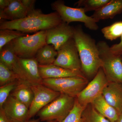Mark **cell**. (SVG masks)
I'll return each instance as SVG.
<instances>
[{"label": "cell", "mask_w": 122, "mask_h": 122, "mask_svg": "<svg viewBox=\"0 0 122 122\" xmlns=\"http://www.w3.org/2000/svg\"><path fill=\"white\" fill-rule=\"evenodd\" d=\"M62 22L56 11L44 14L41 10L35 9L22 19L13 21L1 20L0 29L16 30L25 34L36 33L48 30Z\"/></svg>", "instance_id": "cell-1"}, {"label": "cell", "mask_w": 122, "mask_h": 122, "mask_svg": "<svg viewBox=\"0 0 122 122\" xmlns=\"http://www.w3.org/2000/svg\"><path fill=\"white\" fill-rule=\"evenodd\" d=\"M73 39L78 51L82 72L89 77H94L102 65L95 41L78 25L74 27Z\"/></svg>", "instance_id": "cell-2"}, {"label": "cell", "mask_w": 122, "mask_h": 122, "mask_svg": "<svg viewBox=\"0 0 122 122\" xmlns=\"http://www.w3.org/2000/svg\"><path fill=\"white\" fill-rule=\"evenodd\" d=\"M102 68L109 82L122 83V57L114 54L106 41H100L97 44Z\"/></svg>", "instance_id": "cell-3"}, {"label": "cell", "mask_w": 122, "mask_h": 122, "mask_svg": "<svg viewBox=\"0 0 122 122\" xmlns=\"http://www.w3.org/2000/svg\"><path fill=\"white\" fill-rule=\"evenodd\" d=\"M76 98L61 94L59 96L38 113L39 119L42 121H63L74 106Z\"/></svg>", "instance_id": "cell-4"}, {"label": "cell", "mask_w": 122, "mask_h": 122, "mask_svg": "<svg viewBox=\"0 0 122 122\" xmlns=\"http://www.w3.org/2000/svg\"><path fill=\"white\" fill-rule=\"evenodd\" d=\"M46 30H41L32 35L18 38L11 42L15 54L20 58H35L40 48L46 44Z\"/></svg>", "instance_id": "cell-5"}, {"label": "cell", "mask_w": 122, "mask_h": 122, "mask_svg": "<svg viewBox=\"0 0 122 122\" xmlns=\"http://www.w3.org/2000/svg\"><path fill=\"white\" fill-rule=\"evenodd\" d=\"M51 7L58 14L63 22L68 24L73 22H81L90 30L98 29L97 22L91 16L86 15L82 8L69 7L66 5L64 1L60 0L52 3Z\"/></svg>", "instance_id": "cell-6"}, {"label": "cell", "mask_w": 122, "mask_h": 122, "mask_svg": "<svg viewBox=\"0 0 122 122\" xmlns=\"http://www.w3.org/2000/svg\"><path fill=\"white\" fill-rule=\"evenodd\" d=\"M87 83L85 77H75L43 79L42 84L61 94L76 98Z\"/></svg>", "instance_id": "cell-7"}, {"label": "cell", "mask_w": 122, "mask_h": 122, "mask_svg": "<svg viewBox=\"0 0 122 122\" xmlns=\"http://www.w3.org/2000/svg\"><path fill=\"white\" fill-rule=\"evenodd\" d=\"M57 52L53 64L66 69L82 72L78 51L73 38L62 46Z\"/></svg>", "instance_id": "cell-8"}, {"label": "cell", "mask_w": 122, "mask_h": 122, "mask_svg": "<svg viewBox=\"0 0 122 122\" xmlns=\"http://www.w3.org/2000/svg\"><path fill=\"white\" fill-rule=\"evenodd\" d=\"M108 83L105 73L101 68L91 81L78 95L76 98L81 105L86 106L102 94Z\"/></svg>", "instance_id": "cell-9"}, {"label": "cell", "mask_w": 122, "mask_h": 122, "mask_svg": "<svg viewBox=\"0 0 122 122\" xmlns=\"http://www.w3.org/2000/svg\"><path fill=\"white\" fill-rule=\"evenodd\" d=\"M30 86L34 97L29 108L28 120L57 98L61 94L43 84H30Z\"/></svg>", "instance_id": "cell-10"}, {"label": "cell", "mask_w": 122, "mask_h": 122, "mask_svg": "<svg viewBox=\"0 0 122 122\" xmlns=\"http://www.w3.org/2000/svg\"><path fill=\"white\" fill-rule=\"evenodd\" d=\"M74 27L62 21L57 26L46 30V41L58 51L70 39L73 38Z\"/></svg>", "instance_id": "cell-11"}, {"label": "cell", "mask_w": 122, "mask_h": 122, "mask_svg": "<svg viewBox=\"0 0 122 122\" xmlns=\"http://www.w3.org/2000/svg\"><path fill=\"white\" fill-rule=\"evenodd\" d=\"M2 108L12 122L28 121L29 108L11 95L9 96Z\"/></svg>", "instance_id": "cell-12"}, {"label": "cell", "mask_w": 122, "mask_h": 122, "mask_svg": "<svg viewBox=\"0 0 122 122\" xmlns=\"http://www.w3.org/2000/svg\"><path fill=\"white\" fill-rule=\"evenodd\" d=\"M0 61L17 75L21 81L29 83L20 63L19 57L14 52L11 42L0 50Z\"/></svg>", "instance_id": "cell-13"}, {"label": "cell", "mask_w": 122, "mask_h": 122, "mask_svg": "<svg viewBox=\"0 0 122 122\" xmlns=\"http://www.w3.org/2000/svg\"><path fill=\"white\" fill-rule=\"evenodd\" d=\"M39 70L40 75L43 79L85 77L82 72L66 69L53 64L48 65L39 64Z\"/></svg>", "instance_id": "cell-14"}, {"label": "cell", "mask_w": 122, "mask_h": 122, "mask_svg": "<svg viewBox=\"0 0 122 122\" xmlns=\"http://www.w3.org/2000/svg\"><path fill=\"white\" fill-rule=\"evenodd\" d=\"M102 95L119 113H122V83L109 82Z\"/></svg>", "instance_id": "cell-15"}, {"label": "cell", "mask_w": 122, "mask_h": 122, "mask_svg": "<svg viewBox=\"0 0 122 122\" xmlns=\"http://www.w3.org/2000/svg\"><path fill=\"white\" fill-rule=\"evenodd\" d=\"M29 13L21 0H11L7 8L0 10V20H16L26 17Z\"/></svg>", "instance_id": "cell-16"}, {"label": "cell", "mask_w": 122, "mask_h": 122, "mask_svg": "<svg viewBox=\"0 0 122 122\" xmlns=\"http://www.w3.org/2000/svg\"><path fill=\"white\" fill-rule=\"evenodd\" d=\"M19 61L26 78L30 84H42L43 79L39 73V63L35 58H22Z\"/></svg>", "instance_id": "cell-17"}, {"label": "cell", "mask_w": 122, "mask_h": 122, "mask_svg": "<svg viewBox=\"0 0 122 122\" xmlns=\"http://www.w3.org/2000/svg\"><path fill=\"white\" fill-rule=\"evenodd\" d=\"M122 12V0H111L100 9L95 11L92 15L97 22L102 20L113 18Z\"/></svg>", "instance_id": "cell-18"}, {"label": "cell", "mask_w": 122, "mask_h": 122, "mask_svg": "<svg viewBox=\"0 0 122 122\" xmlns=\"http://www.w3.org/2000/svg\"><path fill=\"white\" fill-rule=\"evenodd\" d=\"M93 107L101 115L110 122H116L118 120L120 114L109 104L101 95L92 103Z\"/></svg>", "instance_id": "cell-19"}, {"label": "cell", "mask_w": 122, "mask_h": 122, "mask_svg": "<svg viewBox=\"0 0 122 122\" xmlns=\"http://www.w3.org/2000/svg\"><path fill=\"white\" fill-rule=\"evenodd\" d=\"M17 100L29 108L34 94L30 84L27 82L20 81L18 84L10 95Z\"/></svg>", "instance_id": "cell-20"}, {"label": "cell", "mask_w": 122, "mask_h": 122, "mask_svg": "<svg viewBox=\"0 0 122 122\" xmlns=\"http://www.w3.org/2000/svg\"><path fill=\"white\" fill-rule=\"evenodd\" d=\"M57 54V51L53 46L46 44L38 51L35 58L39 65H50L54 63Z\"/></svg>", "instance_id": "cell-21"}, {"label": "cell", "mask_w": 122, "mask_h": 122, "mask_svg": "<svg viewBox=\"0 0 122 122\" xmlns=\"http://www.w3.org/2000/svg\"><path fill=\"white\" fill-rule=\"evenodd\" d=\"M101 31L106 39L111 41L116 40L122 35V21H117L105 26Z\"/></svg>", "instance_id": "cell-22"}, {"label": "cell", "mask_w": 122, "mask_h": 122, "mask_svg": "<svg viewBox=\"0 0 122 122\" xmlns=\"http://www.w3.org/2000/svg\"><path fill=\"white\" fill-rule=\"evenodd\" d=\"M111 0H80L75 3L78 8H82L85 12L96 11L104 7Z\"/></svg>", "instance_id": "cell-23"}, {"label": "cell", "mask_w": 122, "mask_h": 122, "mask_svg": "<svg viewBox=\"0 0 122 122\" xmlns=\"http://www.w3.org/2000/svg\"><path fill=\"white\" fill-rule=\"evenodd\" d=\"M19 81H22L17 75L10 69L4 63L0 61V86L8 83Z\"/></svg>", "instance_id": "cell-24"}, {"label": "cell", "mask_w": 122, "mask_h": 122, "mask_svg": "<svg viewBox=\"0 0 122 122\" xmlns=\"http://www.w3.org/2000/svg\"><path fill=\"white\" fill-rule=\"evenodd\" d=\"M86 107L81 105L76 97L73 109L61 122H83L82 114Z\"/></svg>", "instance_id": "cell-25"}, {"label": "cell", "mask_w": 122, "mask_h": 122, "mask_svg": "<svg viewBox=\"0 0 122 122\" xmlns=\"http://www.w3.org/2000/svg\"><path fill=\"white\" fill-rule=\"evenodd\" d=\"M20 31L10 29L0 30V50L5 46L18 38L26 35Z\"/></svg>", "instance_id": "cell-26"}, {"label": "cell", "mask_w": 122, "mask_h": 122, "mask_svg": "<svg viewBox=\"0 0 122 122\" xmlns=\"http://www.w3.org/2000/svg\"><path fill=\"white\" fill-rule=\"evenodd\" d=\"M19 81L8 83L0 87V108H2L11 92L18 84Z\"/></svg>", "instance_id": "cell-27"}, {"label": "cell", "mask_w": 122, "mask_h": 122, "mask_svg": "<svg viewBox=\"0 0 122 122\" xmlns=\"http://www.w3.org/2000/svg\"><path fill=\"white\" fill-rule=\"evenodd\" d=\"M89 122H110L108 119L99 114L93 107L90 111Z\"/></svg>", "instance_id": "cell-28"}, {"label": "cell", "mask_w": 122, "mask_h": 122, "mask_svg": "<svg viewBox=\"0 0 122 122\" xmlns=\"http://www.w3.org/2000/svg\"><path fill=\"white\" fill-rule=\"evenodd\" d=\"M112 52L114 54L122 56V35L121 37V41L117 44L113 45L110 47Z\"/></svg>", "instance_id": "cell-29"}, {"label": "cell", "mask_w": 122, "mask_h": 122, "mask_svg": "<svg viewBox=\"0 0 122 122\" xmlns=\"http://www.w3.org/2000/svg\"><path fill=\"white\" fill-rule=\"evenodd\" d=\"M23 4L26 7L30 13L35 9L34 8L35 2V0H21Z\"/></svg>", "instance_id": "cell-30"}, {"label": "cell", "mask_w": 122, "mask_h": 122, "mask_svg": "<svg viewBox=\"0 0 122 122\" xmlns=\"http://www.w3.org/2000/svg\"><path fill=\"white\" fill-rule=\"evenodd\" d=\"M0 122H12L5 114L2 108H0Z\"/></svg>", "instance_id": "cell-31"}, {"label": "cell", "mask_w": 122, "mask_h": 122, "mask_svg": "<svg viewBox=\"0 0 122 122\" xmlns=\"http://www.w3.org/2000/svg\"><path fill=\"white\" fill-rule=\"evenodd\" d=\"M11 0H0V10L7 8L10 3Z\"/></svg>", "instance_id": "cell-32"}, {"label": "cell", "mask_w": 122, "mask_h": 122, "mask_svg": "<svg viewBox=\"0 0 122 122\" xmlns=\"http://www.w3.org/2000/svg\"><path fill=\"white\" fill-rule=\"evenodd\" d=\"M116 122H122V113L120 114L118 120Z\"/></svg>", "instance_id": "cell-33"}, {"label": "cell", "mask_w": 122, "mask_h": 122, "mask_svg": "<svg viewBox=\"0 0 122 122\" xmlns=\"http://www.w3.org/2000/svg\"><path fill=\"white\" fill-rule=\"evenodd\" d=\"M36 122V121H26V122ZM57 122V121H49V122Z\"/></svg>", "instance_id": "cell-34"}, {"label": "cell", "mask_w": 122, "mask_h": 122, "mask_svg": "<svg viewBox=\"0 0 122 122\" xmlns=\"http://www.w3.org/2000/svg\"></svg>", "instance_id": "cell-35"}]
</instances>
